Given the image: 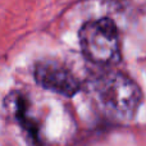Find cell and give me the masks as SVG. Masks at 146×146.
Wrapping results in <instances>:
<instances>
[{
    "instance_id": "6da1fadb",
    "label": "cell",
    "mask_w": 146,
    "mask_h": 146,
    "mask_svg": "<svg viewBox=\"0 0 146 146\" xmlns=\"http://www.w3.org/2000/svg\"><path fill=\"white\" fill-rule=\"evenodd\" d=\"M92 92L103 113L115 122L132 121L142 100L139 85L121 72L98 77L92 83Z\"/></svg>"
},
{
    "instance_id": "7a4b0ae2",
    "label": "cell",
    "mask_w": 146,
    "mask_h": 146,
    "mask_svg": "<svg viewBox=\"0 0 146 146\" xmlns=\"http://www.w3.org/2000/svg\"><path fill=\"white\" fill-rule=\"evenodd\" d=\"M82 51L98 64L117 63L121 59V44L117 26L109 18L88 21L80 31Z\"/></svg>"
},
{
    "instance_id": "3957f363",
    "label": "cell",
    "mask_w": 146,
    "mask_h": 146,
    "mask_svg": "<svg viewBox=\"0 0 146 146\" xmlns=\"http://www.w3.org/2000/svg\"><path fill=\"white\" fill-rule=\"evenodd\" d=\"M35 78L40 86L63 96L76 95L81 88L78 78L63 63L53 59L40 60L35 66Z\"/></svg>"
},
{
    "instance_id": "277c9868",
    "label": "cell",
    "mask_w": 146,
    "mask_h": 146,
    "mask_svg": "<svg viewBox=\"0 0 146 146\" xmlns=\"http://www.w3.org/2000/svg\"><path fill=\"white\" fill-rule=\"evenodd\" d=\"M5 105L10 114H13L18 123L23 127V129L27 131V133L32 137L33 141L38 142V124L33 119V117L30 115L31 105L27 96L22 92L13 91L5 100Z\"/></svg>"
}]
</instances>
